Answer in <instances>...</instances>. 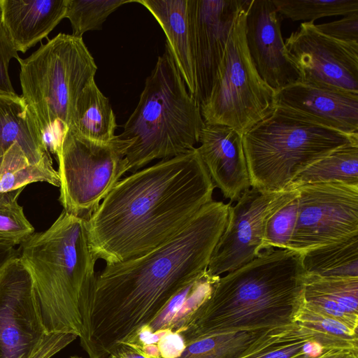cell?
<instances>
[{"label": "cell", "instance_id": "6da1fadb", "mask_svg": "<svg viewBox=\"0 0 358 358\" xmlns=\"http://www.w3.org/2000/svg\"><path fill=\"white\" fill-rule=\"evenodd\" d=\"M229 204L212 200L167 242L143 255L106 264L96 277L79 337L88 358H109L119 345L132 342L207 270Z\"/></svg>", "mask_w": 358, "mask_h": 358}, {"label": "cell", "instance_id": "7a4b0ae2", "mask_svg": "<svg viewBox=\"0 0 358 358\" xmlns=\"http://www.w3.org/2000/svg\"><path fill=\"white\" fill-rule=\"evenodd\" d=\"M215 187L196 148L121 178L87 220L94 257L114 264L164 244L213 200Z\"/></svg>", "mask_w": 358, "mask_h": 358}, {"label": "cell", "instance_id": "3957f363", "mask_svg": "<svg viewBox=\"0 0 358 358\" xmlns=\"http://www.w3.org/2000/svg\"><path fill=\"white\" fill-rule=\"evenodd\" d=\"M305 274L301 254L268 249L213 284L208 296L180 322L186 338L227 334L299 310Z\"/></svg>", "mask_w": 358, "mask_h": 358}, {"label": "cell", "instance_id": "277c9868", "mask_svg": "<svg viewBox=\"0 0 358 358\" xmlns=\"http://www.w3.org/2000/svg\"><path fill=\"white\" fill-rule=\"evenodd\" d=\"M19 257L31 275L47 331L79 338L96 280L87 220L63 210L49 229L21 244Z\"/></svg>", "mask_w": 358, "mask_h": 358}, {"label": "cell", "instance_id": "5b68a950", "mask_svg": "<svg viewBox=\"0 0 358 358\" xmlns=\"http://www.w3.org/2000/svg\"><path fill=\"white\" fill-rule=\"evenodd\" d=\"M204 126L200 105L189 94L166 44L119 135L133 141L126 155L128 171L192 150Z\"/></svg>", "mask_w": 358, "mask_h": 358}, {"label": "cell", "instance_id": "8992f818", "mask_svg": "<svg viewBox=\"0 0 358 358\" xmlns=\"http://www.w3.org/2000/svg\"><path fill=\"white\" fill-rule=\"evenodd\" d=\"M251 187L290 189L295 177L317 161L348 145L358 134H345L275 107L242 135Z\"/></svg>", "mask_w": 358, "mask_h": 358}, {"label": "cell", "instance_id": "52a82bcc", "mask_svg": "<svg viewBox=\"0 0 358 358\" xmlns=\"http://www.w3.org/2000/svg\"><path fill=\"white\" fill-rule=\"evenodd\" d=\"M17 60L21 97L41 134L57 124L69 128L76 100L97 70L83 37L59 33Z\"/></svg>", "mask_w": 358, "mask_h": 358}, {"label": "cell", "instance_id": "ba28073f", "mask_svg": "<svg viewBox=\"0 0 358 358\" xmlns=\"http://www.w3.org/2000/svg\"><path fill=\"white\" fill-rule=\"evenodd\" d=\"M239 10L207 99L200 105L206 124L243 135L275 108V92L258 74L245 40V8Z\"/></svg>", "mask_w": 358, "mask_h": 358}, {"label": "cell", "instance_id": "9c48e42d", "mask_svg": "<svg viewBox=\"0 0 358 358\" xmlns=\"http://www.w3.org/2000/svg\"><path fill=\"white\" fill-rule=\"evenodd\" d=\"M132 140L116 136L108 142L93 141L69 129L57 155L64 210L88 220L122 176Z\"/></svg>", "mask_w": 358, "mask_h": 358}, {"label": "cell", "instance_id": "30bf717a", "mask_svg": "<svg viewBox=\"0 0 358 358\" xmlns=\"http://www.w3.org/2000/svg\"><path fill=\"white\" fill-rule=\"evenodd\" d=\"M77 338L47 331L31 275L11 259L0 273V358H52Z\"/></svg>", "mask_w": 358, "mask_h": 358}, {"label": "cell", "instance_id": "8fae6325", "mask_svg": "<svg viewBox=\"0 0 358 358\" xmlns=\"http://www.w3.org/2000/svg\"><path fill=\"white\" fill-rule=\"evenodd\" d=\"M296 189L298 214L288 250L302 254L358 234V185L318 182Z\"/></svg>", "mask_w": 358, "mask_h": 358}, {"label": "cell", "instance_id": "7c38bea8", "mask_svg": "<svg viewBox=\"0 0 358 358\" xmlns=\"http://www.w3.org/2000/svg\"><path fill=\"white\" fill-rule=\"evenodd\" d=\"M297 195L296 189L268 192L251 187L235 206L229 204L224 229L212 254L207 271L220 277L257 257L269 217Z\"/></svg>", "mask_w": 358, "mask_h": 358}, {"label": "cell", "instance_id": "4fadbf2b", "mask_svg": "<svg viewBox=\"0 0 358 358\" xmlns=\"http://www.w3.org/2000/svg\"><path fill=\"white\" fill-rule=\"evenodd\" d=\"M285 45L299 81L358 94V44L338 41L321 33L313 22H305Z\"/></svg>", "mask_w": 358, "mask_h": 358}, {"label": "cell", "instance_id": "5bb4252c", "mask_svg": "<svg viewBox=\"0 0 358 358\" xmlns=\"http://www.w3.org/2000/svg\"><path fill=\"white\" fill-rule=\"evenodd\" d=\"M247 0H192L194 99L208 97L218 66L239 10Z\"/></svg>", "mask_w": 358, "mask_h": 358}, {"label": "cell", "instance_id": "9a60e30c", "mask_svg": "<svg viewBox=\"0 0 358 358\" xmlns=\"http://www.w3.org/2000/svg\"><path fill=\"white\" fill-rule=\"evenodd\" d=\"M245 40L261 78L275 92L300 80L283 41L273 0H249L245 8Z\"/></svg>", "mask_w": 358, "mask_h": 358}, {"label": "cell", "instance_id": "2e32d148", "mask_svg": "<svg viewBox=\"0 0 358 358\" xmlns=\"http://www.w3.org/2000/svg\"><path fill=\"white\" fill-rule=\"evenodd\" d=\"M275 107L345 134H358V94L297 81L275 92Z\"/></svg>", "mask_w": 358, "mask_h": 358}, {"label": "cell", "instance_id": "e0dca14e", "mask_svg": "<svg viewBox=\"0 0 358 358\" xmlns=\"http://www.w3.org/2000/svg\"><path fill=\"white\" fill-rule=\"evenodd\" d=\"M198 152L215 185L231 202L251 187L242 135L220 124H206L199 138Z\"/></svg>", "mask_w": 358, "mask_h": 358}, {"label": "cell", "instance_id": "ac0fdd59", "mask_svg": "<svg viewBox=\"0 0 358 358\" xmlns=\"http://www.w3.org/2000/svg\"><path fill=\"white\" fill-rule=\"evenodd\" d=\"M66 0H0L2 24L17 52L25 53L65 18Z\"/></svg>", "mask_w": 358, "mask_h": 358}, {"label": "cell", "instance_id": "d6986e66", "mask_svg": "<svg viewBox=\"0 0 358 358\" xmlns=\"http://www.w3.org/2000/svg\"><path fill=\"white\" fill-rule=\"evenodd\" d=\"M145 6L163 29L175 63L189 94H196L192 0H135Z\"/></svg>", "mask_w": 358, "mask_h": 358}, {"label": "cell", "instance_id": "ffe728a7", "mask_svg": "<svg viewBox=\"0 0 358 358\" xmlns=\"http://www.w3.org/2000/svg\"><path fill=\"white\" fill-rule=\"evenodd\" d=\"M16 143L31 164L50 155L39 127L22 98L0 94V158Z\"/></svg>", "mask_w": 358, "mask_h": 358}, {"label": "cell", "instance_id": "44dd1931", "mask_svg": "<svg viewBox=\"0 0 358 358\" xmlns=\"http://www.w3.org/2000/svg\"><path fill=\"white\" fill-rule=\"evenodd\" d=\"M117 127L109 99L92 80L79 94L69 129L87 138L108 142Z\"/></svg>", "mask_w": 358, "mask_h": 358}, {"label": "cell", "instance_id": "7402d4cb", "mask_svg": "<svg viewBox=\"0 0 358 358\" xmlns=\"http://www.w3.org/2000/svg\"><path fill=\"white\" fill-rule=\"evenodd\" d=\"M306 276L358 277V234L301 254Z\"/></svg>", "mask_w": 358, "mask_h": 358}, {"label": "cell", "instance_id": "603a6c76", "mask_svg": "<svg viewBox=\"0 0 358 358\" xmlns=\"http://www.w3.org/2000/svg\"><path fill=\"white\" fill-rule=\"evenodd\" d=\"M36 182L59 187V175L52 166L50 155L39 163L31 164L20 146L14 143L0 158V193L24 188Z\"/></svg>", "mask_w": 358, "mask_h": 358}, {"label": "cell", "instance_id": "cb8c5ba5", "mask_svg": "<svg viewBox=\"0 0 358 358\" xmlns=\"http://www.w3.org/2000/svg\"><path fill=\"white\" fill-rule=\"evenodd\" d=\"M329 182L358 185V145L341 148L311 164L295 177L289 189Z\"/></svg>", "mask_w": 358, "mask_h": 358}, {"label": "cell", "instance_id": "d4e9b609", "mask_svg": "<svg viewBox=\"0 0 358 358\" xmlns=\"http://www.w3.org/2000/svg\"><path fill=\"white\" fill-rule=\"evenodd\" d=\"M278 13L292 21L313 22L319 18L358 12V0H273Z\"/></svg>", "mask_w": 358, "mask_h": 358}, {"label": "cell", "instance_id": "484cf974", "mask_svg": "<svg viewBox=\"0 0 358 358\" xmlns=\"http://www.w3.org/2000/svg\"><path fill=\"white\" fill-rule=\"evenodd\" d=\"M133 0H66L65 17L72 27V35L83 37L87 31L101 29L106 18L117 8Z\"/></svg>", "mask_w": 358, "mask_h": 358}, {"label": "cell", "instance_id": "4316f807", "mask_svg": "<svg viewBox=\"0 0 358 358\" xmlns=\"http://www.w3.org/2000/svg\"><path fill=\"white\" fill-rule=\"evenodd\" d=\"M24 188L0 193V243L15 246L22 244L34 228L26 218L17 198Z\"/></svg>", "mask_w": 358, "mask_h": 358}, {"label": "cell", "instance_id": "83f0119b", "mask_svg": "<svg viewBox=\"0 0 358 358\" xmlns=\"http://www.w3.org/2000/svg\"><path fill=\"white\" fill-rule=\"evenodd\" d=\"M303 287L335 301L348 313L357 315L358 277L305 275Z\"/></svg>", "mask_w": 358, "mask_h": 358}, {"label": "cell", "instance_id": "f1b7e54d", "mask_svg": "<svg viewBox=\"0 0 358 358\" xmlns=\"http://www.w3.org/2000/svg\"><path fill=\"white\" fill-rule=\"evenodd\" d=\"M298 214L297 195L275 212L268 220L262 250L289 249Z\"/></svg>", "mask_w": 358, "mask_h": 358}, {"label": "cell", "instance_id": "f546056e", "mask_svg": "<svg viewBox=\"0 0 358 358\" xmlns=\"http://www.w3.org/2000/svg\"><path fill=\"white\" fill-rule=\"evenodd\" d=\"M315 27L321 33L338 41L358 44V12L344 15L336 21L315 24Z\"/></svg>", "mask_w": 358, "mask_h": 358}, {"label": "cell", "instance_id": "4dcf8cb0", "mask_svg": "<svg viewBox=\"0 0 358 358\" xmlns=\"http://www.w3.org/2000/svg\"><path fill=\"white\" fill-rule=\"evenodd\" d=\"M300 308L304 310L301 315V319L308 327H313L314 329L328 333L332 336L346 338H352V336H353V329L341 321L303 305H301Z\"/></svg>", "mask_w": 358, "mask_h": 358}, {"label": "cell", "instance_id": "1f68e13d", "mask_svg": "<svg viewBox=\"0 0 358 358\" xmlns=\"http://www.w3.org/2000/svg\"><path fill=\"white\" fill-rule=\"evenodd\" d=\"M18 52L8 36L0 17V94H17L8 73L9 63L12 59L19 58Z\"/></svg>", "mask_w": 358, "mask_h": 358}, {"label": "cell", "instance_id": "d6a6232c", "mask_svg": "<svg viewBox=\"0 0 358 358\" xmlns=\"http://www.w3.org/2000/svg\"><path fill=\"white\" fill-rule=\"evenodd\" d=\"M199 275V276H200ZM198 277V278H199ZM189 283L186 287L178 292L167 304L161 313L146 327L152 332L168 329L176 314L189 294L194 282Z\"/></svg>", "mask_w": 358, "mask_h": 358}, {"label": "cell", "instance_id": "836d02e7", "mask_svg": "<svg viewBox=\"0 0 358 358\" xmlns=\"http://www.w3.org/2000/svg\"><path fill=\"white\" fill-rule=\"evenodd\" d=\"M322 352L319 343L312 341H299L287 346L276 348L266 353L259 354L252 358H292L299 355H306L309 357H315Z\"/></svg>", "mask_w": 358, "mask_h": 358}, {"label": "cell", "instance_id": "e575fe53", "mask_svg": "<svg viewBox=\"0 0 358 358\" xmlns=\"http://www.w3.org/2000/svg\"><path fill=\"white\" fill-rule=\"evenodd\" d=\"M157 345L160 358H177L185 349L182 336L176 332H168Z\"/></svg>", "mask_w": 358, "mask_h": 358}, {"label": "cell", "instance_id": "d590c367", "mask_svg": "<svg viewBox=\"0 0 358 358\" xmlns=\"http://www.w3.org/2000/svg\"><path fill=\"white\" fill-rule=\"evenodd\" d=\"M109 358H151L146 356L141 348L136 345L121 344L109 357Z\"/></svg>", "mask_w": 358, "mask_h": 358}, {"label": "cell", "instance_id": "8d00e7d4", "mask_svg": "<svg viewBox=\"0 0 358 358\" xmlns=\"http://www.w3.org/2000/svg\"><path fill=\"white\" fill-rule=\"evenodd\" d=\"M19 257V250L14 246L0 243V273L13 259Z\"/></svg>", "mask_w": 358, "mask_h": 358}, {"label": "cell", "instance_id": "74e56055", "mask_svg": "<svg viewBox=\"0 0 358 358\" xmlns=\"http://www.w3.org/2000/svg\"><path fill=\"white\" fill-rule=\"evenodd\" d=\"M324 358H346L343 355H330V356H328V357H325Z\"/></svg>", "mask_w": 358, "mask_h": 358}, {"label": "cell", "instance_id": "f35d334b", "mask_svg": "<svg viewBox=\"0 0 358 358\" xmlns=\"http://www.w3.org/2000/svg\"><path fill=\"white\" fill-rule=\"evenodd\" d=\"M69 358H83V357H79V356H76V355H74V356H71V357H69Z\"/></svg>", "mask_w": 358, "mask_h": 358}]
</instances>
